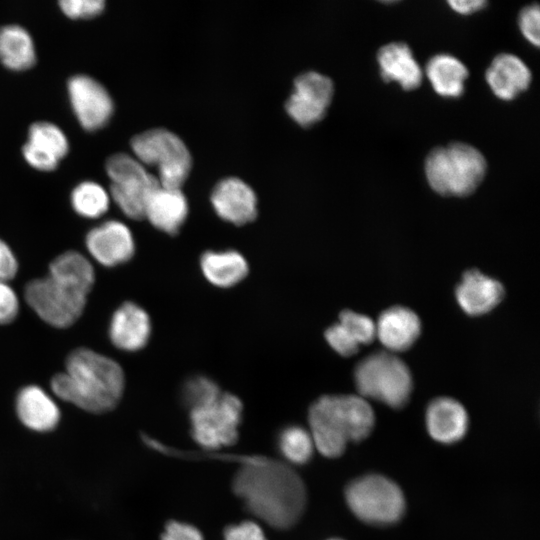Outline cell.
I'll list each match as a JSON object with an SVG mask.
<instances>
[{
    "label": "cell",
    "instance_id": "15",
    "mask_svg": "<svg viewBox=\"0 0 540 540\" xmlns=\"http://www.w3.org/2000/svg\"><path fill=\"white\" fill-rule=\"evenodd\" d=\"M455 295L466 314L479 316L494 309L504 298L505 291L498 280L473 269L463 274Z\"/></svg>",
    "mask_w": 540,
    "mask_h": 540
},
{
    "label": "cell",
    "instance_id": "37",
    "mask_svg": "<svg viewBox=\"0 0 540 540\" xmlns=\"http://www.w3.org/2000/svg\"><path fill=\"white\" fill-rule=\"evenodd\" d=\"M162 540H203L200 531L187 523L171 521L164 530Z\"/></svg>",
    "mask_w": 540,
    "mask_h": 540
},
{
    "label": "cell",
    "instance_id": "9",
    "mask_svg": "<svg viewBox=\"0 0 540 540\" xmlns=\"http://www.w3.org/2000/svg\"><path fill=\"white\" fill-rule=\"evenodd\" d=\"M242 410L237 396L223 392L212 402L190 410L193 439L207 450L234 444L238 438Z\"/></svg>",
    "mask_w": 540,
    "mask_h": 540
},
{
    "label": "cell",
    "instance_id": "5",
    "mask_svg": "<svg viewBox=\"0 0 540 540\" xmlns=\"http://www.w3.org/2000/svg\"><path fill=\"white\" fill-rule=\"evenodd\" d=\"M359 396L382 402L392 408H401L412 392V375L394 353L378 351L362 359L354 372Z\"/></svg>",
    "mask_w": 540,
    "mask_h": 540
},
{
    "label": "cell",
    "instance_id": "40",
    "mask_svg": "<svg viewBox=\"0 0 540 540\" xmlns=\"http://www.w3.org/2000/svg\"><path fill=\"white\" fill-rule=\"evenodd\" d=\"M330 540H340V539H330Z\"/></svg>",
    "mask_w": 540,
    "mask_h": 540
},
{
    "label": "cell",
    "instance_id": "29",
    "mask_svg": "<svg viewBox=\"0 0 540 540\" xmlns=\"http://www.w3.org/2000/svg\"><path fill=\"white\" fill-rule=\"evenodd\" d=\"M278 446L281 454L294 464L306 463L315 448L309 431L296 425L288 426L280 432Z\"/></svg>",
    "mask_w": 540,
    "mask_h": 540
},
{
    "label": "cell",
    "instance_id": "6",
    "mask_svg": "<svg viewBox=\"0 0 540 540\" xmlns=\"http://www.w3.org/2000/svg\"><path fill=\"white\" fill-rule=\"evenodd\" d=\"M131 149L144 166H156L161 186L180 189L187 179L192 160L176 134L163 128L147 130L132 138Z\"/></svg>",
    "mask_w": 540,
    "mask_h": 540
},
{
    "label": "cell",
    "instance_id": "20",
    "mask_svg": "<svg viewBox=\"0 0 540 540\" xmlns=\"http://www.w3.org/2000/svg\"><path fill=\"white\" fill-rule=\"evenodd\" d=\"M485 78L495 96L510 101L529 87L532 75L518 56L502 53L492 60Z\"/></svg>",
    "mask_w": 540,
    "mask_h": 540
},
{
    "label": "cell",
    "instance_id": "22",
    "mask_svg": "<svg viewBox=\"0 0 540 540\" xmlns=\"http://www.w3.org/2000/svg\"><path fill=\"white\" fill-rule=\"evenodd\" d=\"M377 61L384 81L397 82L404 90H414L421 85L422 70L405 43L392 42L382 46Z\"/></svg>",
    "mask_w": 540,
    "mask_h": 540
},
{
    "label": "cell",
    "instance_id": "13",
    "mask_svg": "<svg viewBox=\"0 0 540 540\" xmlns=\"http://www.w3.org/2000/svg\"><path fill=\"white\" fill-rule=\"evenodd\" d=\"M85 245L92 258L105 267L129 261L135 251L131 230L119 220H107L93 227L86 235Z\"/></svg>",
    "mask_w": 540,
    "mask_h": 540
},
{
    "label": "cell",
    "instance_id": "38",
    "mask_svg": "<svg viewBox=\"0 0 540 540\" xmlns=\"http://www.w3.org/2000/svg\"><path fill=\"white\" fill-rule=\"evenodd\" d=\"M18 271V261L11 248L0 239V281L7 282Z\"/></svg>",
    "mask_w": 540,
    "mask_h": 540
},
{
    "label": "cell",
    "instance_id": "35",
    "mask_svg": "<svg viewBox=\"0 0 540 540\" xmlns=\"http://www.w3.org/2000/svg\"><path fill=\"white\" fill-rule=\"evenodd\" d=\"M19 312V300L7 282L0 281V325L12 322Z\"/></svg>",
    "mask_w": 540,
    "mask_h": 540
},
{
    "label": "cell",
    "instance_id": "16",
    "mask_svg": "<svg viewBox=\"0 0 540 540\" xmlns=\"http://www.w3.org/2000/svg\"><path fill=\"white\" fill-rule=\"evenodd\" d=\"M151 334V321L147 312L133 302H125L113 313L109 324L112 344L127 352L142 349Z\"/></svg>",
    "mask_w": 540,
    "mask_h": 540
},
{
    "label": "cell",
    "instance_id": "4",
    "mask_svg": "<svg viewBox=\"0 0 540 540\" xmlns=\"http://www.w3.org/2000/svg\"><path fill=\"white\" fill-rule=\"evenodd\" d=\"M487 170L484 156L465 143H451L433 149L425 161L430 187L443 196L462 197L473 193Z\"/></svg>",
    "mask_w": 540,
    "mask_h": 540
},
{
    "label": "cell",
    "instance_id": "17",
    "mask_svg": "<svg viewBox=\"0 0 540 540\" xmlns=\"http://www.w3.org/2000/svg\"><path fill=\"white\" fill-rule=\"evenodd\" d=\"M375 325L376 337L391 353L406 351L421 333L419 317L403 306H393L383 311Z\"/></svg>",
    "mask_w": 540,
    "mask_h": 540
},
{
    "label": "cell",
    "instance_id": "25",
    "mask_svg": "<svg viewBox=\"0 0 540 540\" xmlns=\"http://www.w3.org/2000/svg\"><path fill=\"white\" fill-rule=\"evenodd\" d=\"M48 276L62 285L88 295L95 281L91 262L77 251H66L49 265Z\"/></svg>",
    "mask_w": 540,
    "mask_h": 540
},
{
    "label": "cell",
    "instance_id": "34",
    "mask_svg": "<svg viewBox=\"0 0 540 540\" xmlns=\"http://www.w3.org/2000/svg\"><path fill=\"white\" fill-rule=\"evenodd\" d=\"M519 27L523 36L530 43L539 46L540 13L538 4L524 7L519 14Z\"/></svg>",
    "mask_w": 540,
    "mask_h": 540
},
{
    "label": "cell",
    "instance_id": "21",
    "mask_svg": "<svg viewBox=\"0 0 540 540\" xmlns=\"http://www.w3.org/2000/svg\"><path fill=\"white\" fill-rule=\"evenodd\" d=\"M188 215L187 199L180 189L160 184L151 193L144 211L155 228L170 235L176 234Z\"/></svg>",
    "mask_w": 540,
    "mask_h": 540
},
{
    "label": "cell",
    "instance_id": "8",
    "mask_svg": "<svg viewBox=\"0 0 540 540\" xmlns=\"http://www.w3.org/2000/svg\"><path fill=\"white\" fill-rule=\"evenodd\" d=\"M110 179L109 194L119 209L129 218H144L147 201L159 185L155 175L134 156L126 153L111 155L105 164Z\"/></svg>",
    "mask_w": 540,
    "mask_h": 540
},
{
    "label": "cell",
    "instance_id": "28",
    "mask_svg": "<svg viewBox=\"0 0 540 540\" xmlns=\"http://www.w3.org/2000/svg\"><path fill=\"white\" fill-rule=\"evenodd\" d=\"M26 143L59 161L69 152V141L64 131L48 121H37L30 125Z\"/></svg>",
    "mask_w": 540,
    "mask_h": 540
},
{
    "label": "cell",
    "instance_id": "23",
    "mask_svg": "<svg viewBox=\"0 0 540 540\" xmlns=\"http://www.w3.org/2000/svg\"><path fill=\"white\" fill-rule=\"evenodd\" d=\"M201 271L211 284L228 288L238 284L248 274V263L235 250L207 251L200 259Z\"/></svg>",
    "mask_w": 540,
    "mask_h": 540
},
{
    "label": "cell",
    "instance_id": "33",
    "mask_svg": "<svg viewBox=\"0 0 540 540\" xmlns=\"http://www.w3.org/2000/svg\"><path fill=\"white\" fill-rule=\"evenodd\" d=\"M59 7L69 18L86 19L102 13L105 8L104 0H61Z\"/></svg>",
    "mask_w": 540,
    "mask_h": 540
},
{
    "label": "cell",
    "instance_id": "2",
    "mask_svg": "<svg viewBox=\"0 0 540 540\" xmlns=\"http://www.w3.org/2000/svg\"><path fill=\"white\" fill-rule=\"evenodd\" d=\"M65 368L50 384L59 399L91 413L116 407L125 385L124 372L116 361L82 347L68 355Z\"/></svg>",
    "mask_w": 540,
    "mask_h": 540
},
{
    "label": "cell",
    "instance_id": "39",
    "mask_svg": "<svg viewBox=\"0 0 540 540\" xmlns=\"http://www.w3.org/2000/svg\"><path fill=\"white\" fill-rule=\"evenodd\" d=\"M448 4L457 13L469 15L485 8L487 2L482 0L448 1Z\"/></svg>",
    "mask_w": 540,
    "mask_h": 540
},
{
    "label": "cell",
    "instance_id": "14",
    "mask_svg": "<svg viewBox=\"0 0 540 540\" xmlns=\"http://www.w3.org/2000/svg\"><path fill=\"white\" fill-rule=\"evenodd\" d=\"M211 203L217 215L235 225H244L257 216V197L244 181L229 177L214 187Z\"/></svg>",
    "mask_w": 540,
    "mask_h": 540
},
{
    "label": "cell",
    "instance_id": "7",
    "mask_svg": "<svg viewBox=\"0 0 540 540\" xmlns=\"http://www.w3.org/2000/svg\"><path fill=\"white\" fill-rule=\"evenodd\" d=\"M345 498L352 513L372 525H389L400 520L405 511V498L391 479L369 474L350 482Z\"/></svg>",
    "mask_w": 540,
    "mask_h": 540
},
{
    "label": "cell",
    "instance_id": "36",
    "mask_svg": "<svg viewBox=\"0 0 540 540\" xmlns=\"http://www.w3.org/2000/svg\"><path fill=\"white\" fill-rule=\"evenodd\" d=\"M224 540H267L261 527L252 521L231 525L224 532Z\"/></svg>",
    "mask_w": 540,
    "mask_h": 540
},
{
    "label": "cell",
    "instance_id": "10",
    "mask_svg": "<svg viewBox=\"0 0 540 540\" xmlns=\"http://www.w3.org/2000/svg\"><path fill=\"white\" fill-rule=\"evenodd\" d=\"M24 298L44 322L67 328L82 315L87 296L46 276L27 283Z\"/></svg>",
    "mask_w": 540,
    "mask_h": 540
},
{
    "label": "cell",
    "instance_id": "11",
    "mask_svg": "<svg viewBox=\"0 0 540 540\" xmlns=\"http://www.w3.org/2000/svg\"><path fill=\"white\" fill-rule=\"evenodd\" d=\"M67 92L71 108L85 130L95 131L109 122L114 111L113 100L95 78L76 74L69 78Z\"/></svg>",
    "mask_w": 540,
    "mask_h": 540
},
{
    "label": "cell",
    "instance_id": "18",
    "mask_svg": "<svg viewBox=\"0 0 540 540\" xmlns=\"http://www.w3.org/2000/svg\"><path fill=\"white\" fill-rule=\"evenodd\" d=\"M425 421L429 435L442 444H452L461 440L469 425L464 406L449 397L432 400L427 407Z\"/></svg>",
    "mask_w": 540,
    "mask_h": 540
},
{
    "label": "cell",
    "instance_id": "3",
    "mask_svg": "<svg viewBox=\"0 0 540 540\" xmlns=\"http://www.w3.org/2000/svg\"><path fill=\"white\" fill-rule=\"evenodd\" d=\"M309 433L325 457L343 454L349 442L364 440L372 432L375 414L359 395H324L309 408Z\"/></svg>",
    "mask_w": 540,
    "mask_h": 540
},
{
    "label": "cell",
    "instance_id": "30",
    "mask_svg": "<svg viewBox=\"0 0 540 540\" xmlns=\"http://www.w3.org/2000/svg\"><path fill=\"white\" fill-rule=\"evenodd\" d=\"M222 393L220 387L207 376L189 378L182 387V400L189 410L204 406Z\"/></svg>",
    "mask_w": 540,
    "mask_h": 540
},
{
    "label": "cell",
    "instance_id": "19",
    "mask_svg": "<svg viewBox=\"0 0 540 540\" xmlns=\"http://www.w3.org/2000/svg\"><path fill=\"white\" fill-rule=\"evenodd\" d=\"M15 407L21 423L36 432L52 431L61 418L55 400L37 385L22 388L17 394Z\"/></svg>",
    "mask_w": 540,
    "mask_h": 540
},
{
    "label": "cell",
    "instance_id": "26",
    "mask_svg": "<svg viewBox=\"0 0 540 540\" xmlns=\"http://www.w3.org/2000/svg\"><path fill=\"white\" fill-rule=\"evenodd\" d=\"M425 72L434 91L448 98L462 95L464 82L469 75L466 66L449 54H437L430 58Z\"/></svg>",
    "mask_w": 540,
    "mask_h": 540
},
{
    "label": "cell",
    "instance_id": "1",
    "mask_svg": "<svg viewBox=\"0 0 540 540\" xmlns=\"http://www.w3.org/2000/svg\"><path fill=\"white\" fill-rule=\"evenodd\" d=\"M232 488L246 508L277 529L295 525L304 512L307 494L300 476L281 461L265 456H239Z\"/></svg>",
    "mask_w": 540,
    "mask_h": 540
},
{
    "label": "cell",
    "instance_id": "12",
    "mask_svg": "<svg viewBox=\"0 0 540 540\" xmlns=\"http://www.w3.org/2000/svg\"><path fill=\"white\" fill-rule=\"evenodd\" d=\"M333 91L329 77L314 71L303 73L294 81V91L286 101V110L299 125H313L325 116Z\"/></svg>",
    "mask_w": 540,
    "mask_h": 540
},
{
    "label": "cell",
    "instance_id": "24",
    "mask_svg": "<svg viewBox=\"0 0 540 540\" xmlns=\"http://www.w3.org/2000/svg\"><path fill=\"white\" fill-rule=\"evenodd\" d=\"M0 61L13 71H24L35 64L36 48L28 30L18 24L0 27Z\"/></svg>",
    "mask_w": 540,
    "mask_h": 540
},
{
    "label": "cell",
    "instance_id": "32",
    "mask_svg": "<svg viewBox=\"0 0 540 540\" xmlns=\"http://www.w3.org/2000/svg\"><path fill=\"white\" fill-rule=\"evenodd\" d=\"M325 339L338 354L349 357L356 354L360 345L339 323H335L325 331Z\"/></svg>",
    "mask_w": 540,
    "mask_h": 540
},
{
    "label": "cell",
    "instance_id": "31",
    "mask_svg": "<svg viewBox=\"0 0 540 540\" xmlns=\"http://www.w3.org/2000/svg\"><path fill=\"white\" fill-rule=\"evenodd\" d=\"M359 345L370 344L376 337L375 322L366 315L344 310L338 321Z\"/></svg>",
    "mask_w": 540,
    "mask_h": 540
},
{
    "label": "cell",
    "instance_id": "27",
    "mask_svg": "<svg viewBox=\"0 0 540 540\" xmlns=\"http://www.w3.org/2000/svg\"><path fill=\"white\" fill-rule=\"evenodd\" d=\"M109 192L100 183L85 180L78 183L70 194L73 210L81 217L96 219L103 216L110 206Z\"/></svg>",
    "mask_w": 540,
    "mask_h": 540
}]
</instances>
